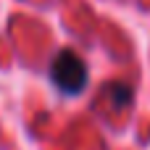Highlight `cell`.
I'll return each mask as SVG.
<instances>
[{
    "label": "cell",
    "instance_id": "obj_1",
    "mask_svg": "<svg viewBox=\"0 0 150 150\" xmlns=\"http://www.w3.org/2000/svg\"><path fill=\"white\" fill-rule=\"evenodd\" d=\"M50 79L63 95H79L90 82V71L74 50H61L50 63Z\"/></svg>",
    "mask_w": 150,
    "mask_h": 150
},
{
    "label": "cell",
    "instance_id": "obj_2",
    "mask_svg": "<svg viewBox=\"0 0 150 150\" xmlns=\"http://www.w3.org/2000/svg\"><path fill=\"white\" fill-rule=\"evenodd\" d=\"M105 92H108V98H111V103L116 108H129L132 105V95L134 92H132V87L127 82H108Z\"/></svg>",
    "mask_w": 150,
    "mask_h": 150
}]
</instances>
